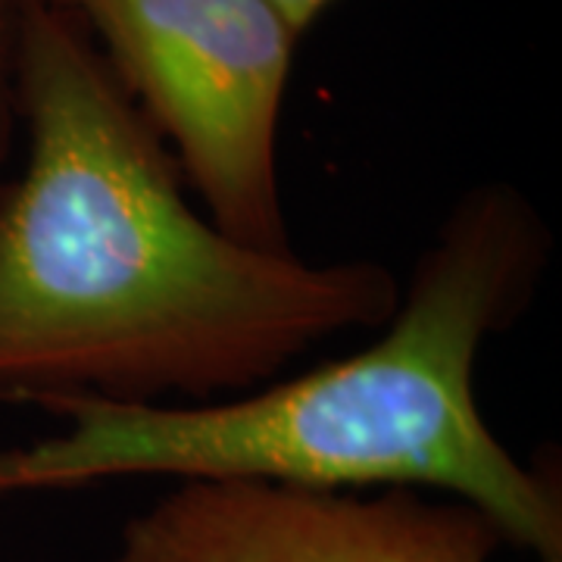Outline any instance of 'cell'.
Instances as JSON below:
<instances>
[{
	"mask_svg": "<svg viewBox=\"0 0 562 562\" xmlns=\"http://www.w3.org/2000/svg\"><path fill=\"white\" fill-rule=\"evenodd\" d=\"M16 113L29 157L0 179V401L206 403L276 382L319 341L382 328L401 281L228 238L88 25L25 0Z\"/></svg>",
	"mask_w": 562,
	"mask_h": 562,
	"instance_id": "obj_1",
	"label": "cell"
},
{
	"mask_svg": "<svg viewBox=\"0 0 562 562\" xmlns=\"http://www.w3.org/2000/svg\"><path fill=\"white\" fill-rule=\"evenodd\" d=\"M550 228L516 188L462 194L382 335L313 372L206 403L41 406L60 435L0 450V497L172 475L306 487H422L475 503L506 543L562 562L557 475L519 462L479 409L487 338L525 316Z\"/></svg>",
	"mask_w": 562,
	"mask_h": 562,
	"instance_id": "obj_2",
	"label": "cell"
},
{
	"mask_svg": "<svg viewBox=\"0 0 562 562\" xmlns=\"http://www.w3.org/2000/svg\"><path fill=\"white\" fill-rule=\"evenodd\" d=\"M103 60L228 238L291 254L279 125L301 35L272 0H54Z\"/></svg>",
	"mask_w": 562,
	"mask_h": 562,
	"instance_id": "obj_3",
	"label": "cell"
},
{
	"mask_svg": "<svg viewBox=\"0 0 562 562\" xmlns=\"http://www.w3.org/2000/svg\"><path fill=\"white\" fill-rule=\"evenodd\" d=\"M503 543L438 491L191 479L122 525L110 562H491Z\"/></svg>",
	"mask_w": 562,
	"mask_h": 562,
	"instance_id": "obj_4",
	"label": "cell"
},
{
	"mask_svg": "<svg viewBox=\"0 0 562 562\" xmlns=\"http://www.w3.org/2000/svg\"><path fill=\"white\" fill-rule=\"evenodd\" d=\"M25 0H0V172L7 166L16 138V50H20V16ZM3 179V176H0Z\"/></svg>",
	"mask_w": 562,
	"mask_h": 562,
	"instance_id": "obj_5",
	"label": "cell"
},
{
	"mask_svg": "<svg viewBox=\"0 0 562 562\" xmlns=\"http://www.w3.org/2000/svg\"><path fill=\"white\" fill-rule=\"evenodd\" d=\"M335 0H272V7L288 20V25L303 38V32L319 20L322 13L331 7Z\"/></svg>",
	"mask_w": 562,
	"mask_h": 562,
	"instance_id": "obj_6",
	"label": "cell"
}]
</instances>
